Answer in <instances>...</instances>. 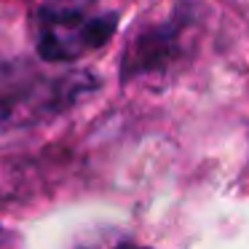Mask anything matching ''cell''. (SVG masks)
Instances as JSON below:
<instances>
[{
	"label": "cell",
	"instance_id": "obj_1",
	"mask_svg": "<svg viewBox=\"0 0 249 249\" xmlns=\"http://www.w3.org/2000/svg\"><path fill=\"white\" fill-rule=\"evenodd\" d=\"M115 30V14L97 0H46L35 14V43L43 59L67 62L97 51Z\"/></svg>",
	"mask_w": 249,
	"mask_h": 249
},
{
	"label": "cell",
	"instance_id": "obj_2",
	"mask_svg": "<svg viewBox=\"0 0 249 249\" xmlns=\"http://www.w3.org/2000/svg\"><path fill=\"white\" fill-rule=\"evenodd\" d=\"M174 35H179L177 27H156L150 33H145L137 40L134 49H131L126 70L150 72V70L163 67L166 62H172L174 54H177V40H174Z\"/></svg>",
	"mask_w": 249,
	"mask_h": 249
},
{
	"label": "cell",
	"instance_id": "obj_3",
	"mask_svg": "<svg viewBox=\"0 0 249 249\" xmlns=\"http://www.w3.org/2000/svg\"><path fill=\"white\" fill-rule=\"evenodd\" d=\"M86 249H131L129 244H94V247H86Z\"/></svg>",
	"mask_w": 249,
	"mask_h": 249
}]
</instances>
